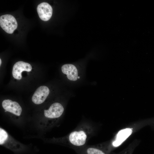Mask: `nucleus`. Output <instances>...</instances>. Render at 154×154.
Returning <instances> with one entry per match:
<instances>
[{"label": "nucleus", "instance_id": "1", "mask_svg": "<svg viewBox=\"0 0 154 154\" xmlns=\"http://www.w3.org/2000/svg\"><path fill=\"white\" fill-rule=\"evenodd\" d=\"M86 127L80 128L71 132L68 135V140L71 145L76 146L84 145L91 134L92 130Z\"/></svg>", "mask_w": 154, "mask_h": 154}, {"label": "nucleus", "instance_id": "2", "mask_svg": "<svg viewBox=\"0 0 154 154\" xmlns=\"http://www.w3.org/2000/svg\"><path fill=\"white\" fill-rule=\"evenodd\" d=\"M0 25L6 32L9 34H12L17 28V23L13 16L6 14L0 17Z\"/></svg>", "mask_w": 154, "mask_h": 154}, {"label": "nucleus", "instance_id": "3", "mask_svg": "<svg viewBox=\"0 0 154 154\" xmlns=\"http://www.w3.org/2000/svg\"><path fill=\"white\" fill-rule=\"evenodd\" d=\"M64 110V108L61 104L55 102L52 104L48 109L44 110V115L48 118H57L61 116Z\"/></svg>", "mask_w": 154, "mask_h": 154}, {"label": "nucleus", "instance_id": "4", "mask_svg": "<svg viewBox=\"0 0 154 154\" xmlns=\"http://www.w3.org/2000/svg\"><path fill=\"white\" fill-rule=\"evenodd\" d=\"M32 69L31 65L29 63L22 61L16 62L14 65L12 70L13 77L17 80L21 79V73L23 71L30 72Z\"/></svg>", "mask_w": 154, "mask_h": 154}, {"label": "nucleus", "instance_id": "5", "mask_svg": "<svg viewBox=\"0 0 154 154\" xmlns=\"http://www.w3.org/2000/svg\"><path fill=\"white\" fill-rule=\"evenodd\" d=\"M50 91L48 87L42 86L37 88L33 94L32 100L33 102L37 104L43 103L49 94Z\"/></svg>", "mask_w": 154, "mask_h": 154}, {"label": "nucleus", "instance_id": "6", "mask_svg": "<svg viewBox=\"0 0 154 154\" xmlns=\"http://www.w3.org/2000/svg\"><path fill=\"white\" fill-rule=\"evenodd\" d=\"M37 10L40 18L44 21L49 20L52 15V8L46 2H43L39 4L37 7Z\"/></svg>", "mask_w": 154, "mask_h": 154}, {"label": "nucleus", "instance_id": "7", "mask_svg": "<svg viewBox=\"0 0 154 154\" xmlns=\"http://www.w3.org/2000/svg\"><path fill=\"white\" fill-rule=\"evenodd\" d=\"M3 108L6 111L11 112L17 116H20L22 109L19 104L17 102L10 100H4L2 104Z\"/></svg>", "mask_w": 154, "mask_h": 154}, {"label": "nucleus", "instance_id": "8", "mask_svg": "<svg viewBox=\"0 0 154 154\" xmlns=\"http://www.w3.org/2000/svg\"><path fill=\"white\" fill-rule=\"evenodd\" d=\"M133 129L130 128H127L120 130L117 133L116 138L112 143L115 147L119 146L132 133Z\"/></svg>", "mask_w": 154, "mask_h": 154}, {"label": "nucleus", "instance_id": "9", "mask_svg": "<svg viewBox=\"0 0 154 154\" xmlns=\"http://www.w3.org/2000/svg\"><path fill=\"white\" fill-rule=\"evenodd\" d=\"M62 72L67 75L68 78L73 81L76 80L78 78V72L76 66L72 64H66L62 66Z\"/></svg>", "mask_w": 154, "mask_h": 154}, {"label": "nucleus", "instance_id": "10", "mask_svg": "<svg viewBox=\"0 0 154 154\" xmlns=\"http://www.w3.org/2000/svg\"><path fill=\"white\" fill-rule=\"evenodd\" d=\"M8 138V134L3 129L0 128V144H3Z\"/></svg>", "mask_w": 154, "mask_h": 154}, {"label": "nucleus", "instance_id": "11", "mask_svg": "<svg viewBox=\"0 0 154 154\" xmlns=\"http://www.w3.org/2000/svg\"><path fill=\"white\" fill-rule=\"evenodd\" d=\"M87 154H105L102 151L96 148L90 147L86 150Z\"/></svg>", "mask_w": 154, "mask_h": 154}, {"label": "nucleus", "instance_id": "12", "mask_svg": "<svg viewBox=\"0 0 154 154\" xmlns=\"http://www.w3.org/2000/svg\"><path fill=\"white\" fill-rule=\"evenodd\" d=\"M1 59H0V66L1 65Z\"/></svg>", "mask_w": 154, "mask_h": 154}, {"label": "nucleus", "instance_id": "13", "mask_svg": "<svg viewBox=\"0 0 154 154\" xmlns=\"http://www.w3.org/2000/svg\"><path fill=\"white\" fill-rule=\"evenodd\" d=\"M80 78V77H78V78Z\"/></svg>", "mask_w": 154, "mask_h": 154}]
</instances>
